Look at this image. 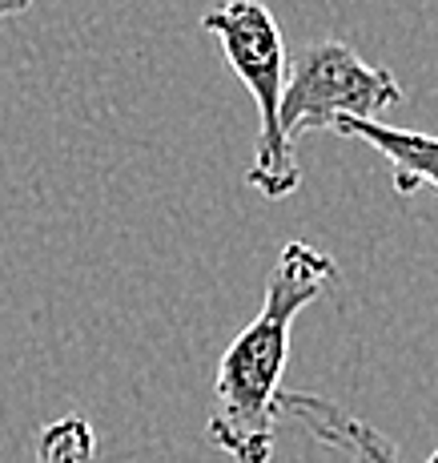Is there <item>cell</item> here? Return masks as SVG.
<instances>
[{"label": "cell", "mask_w": 438, "mask_h": 463, "mask_svg": "<svg viewBox=\"0 0 438 463\" xmlns=\"http://www.w3.org/2000/svg\"><path fill=\"white\" fill-rule=\"evenodd\" d=\"M334 279L338 266L326 250L310 242L282 246L266 279L262 310L249 326H241L218 363V379H213L218 411L205 423V439L221 456L234 463H270L274 427L282 420V371L290 359L294 318Z\"/></svg>", "instance_id": "cell-1"}, {"label": "cell", "mask_w": 438, "mask_h": 463, "mask_svg": "<svg viewBox=\"0 0 438 463\" xmlns=\"http://www.w3.org/2000/svg\"><path fill=\"white\" fill-rule=\"evenodd\" d=\"M201 29L221 41L229 69L257 105V154L246 182L257 194L282 202L302 185V169L294 157V141L282 129V101L290 57L282 29L262 0H226L201 16Z\"/></svg>", "instance_id": "cell-2"}, {"label": "cell", "mask_w": 438, "mask_h": 463, "mask_svg": "<svg viewBox=\"0 0 438 463\" xmlns=\"http://www.w3.org/2000/svg\"><path fill=\"white\" fill-rule=\"evenodd\" d=\"M406 101L395 73L370 65L346 41H314L290 57L282 101V129L290 141L346 121H378Z\"/></svg>", "instance_id": "cell-3"}, {"label": "cell", "mask_w": 438, "mask_h": 463, "mask_svg": "<svg viewBox=\"0 0 438 463\" xmlns=\"http://www.w3.org/2000/svg\"><path fill=\"white\" fill-rule=\"evenodd\" d=\"M282 415L302 423L318 443L342 451L350 463H402L395 443L378 431V427L362 423L359 415L342 411L338 403L322 395H306V391H285L282 395Z\"/></svg>", "instance_id": "cell-4"}, {"label": "cell", "mask_w": 438, "mask_h": 463, "mask_svg": "<svg viewBox=\"0 0 438 463\" xmlns=\"http://www.w3.org/2000/svg\"><path fill=\"white\" fill-rule=\"evenodd\" d=\"M338 133L362 141L374 154L387 157L398 194H415V190L438 194V133L398 129L387 126V121H346V126H338Z\"/></svg>", "instance_id": "cell-5"}, {"label": "cell", "mask_w": 438, "mask_h": 463, "mask_svg": "<svg viewBox=\"0 0 438 463\" xmlns=\"http://www.w3.org/2000/svg\"><path fill=\"white\" fill-rule=\"evenodd\" d=\"M93 456L97 435L80 415H65V420L49 423L37 439V463H93Z\"/></svg>", "instance_id": "cell-6"}, {"label": "cell", "mask_w": 438, "mask_h": 463, "mask_svg": "<svg viewBox=\"0 0 438 463\" xmlns=\"http://www.w3.org/2000/svg\"><path fill=\"white\" fill-rule=\"evenodd\" d=\"M33 5H37V0H0V24L13 21V16H21V13H29Z\"/></svg>", "instance_id": "cell-7"}, {"label": "cell", "mask_w": 438, "mask_h": 463, "mask_svg": "<svg viewBox=\"0 0 438 463\" xmlns=\"http://www.w3.org/2000/svg\"><path fill=\"white\" fill-rule=\"evenodd\" d=\"M426 463H438V448L431 451V456H426Z\"/></svg>", "instance_id": "cell-8"}]
</instances>
